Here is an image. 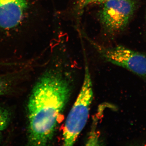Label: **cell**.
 <instances>
[{
  "label": "cell",
  "instance_id": "obj_10",
  "mask_svg": "<svg viewBox=\"0 0 146 146\" xmlns=\"http://www.w3.org/2000/svg\"><path fill=\"white\" fill-rule=\"evenodd\" d=\"M1 132H0V142H1Z\"/></svg>",
  "mask_w": 146,
  "mask_h": 146
},
{
  "label": "cell",
  "instance_id": "obj_3",
  "mask_svg": "<svg viewBox=\"0 0 146 146\" xmlns=\"http://www.w3.org/2000/svg\"><path fill=\"white\" fill-rule=\"evenodd\" d=\"M108 62L127 69L146 80V55L123 46L106 47L89 40Z\"/></svg>",
  "mask_w": 146,
  "mask_h": 146
},
{
  "label": "cell",
  "instance_id": "obj_1",
  "mask_svg": "<svg viewBox=\"0 0 146 146\" xmlns=\"http://www.w3.org/2000/svg\"><path fill=\"white\" fill-rule=\"evenodd\" d=\"M71 82L68 74L58 68L45 72L36 82L28 103L29 145H46L52 141L70 96Z\"/></svg>",
  "mask_w": 146,
  "mask_h": 146
},
{
  "label": "cell",
  "instance_id": "obj_4",
  "mask_svg": "<svg viewBox=\"0 0 146 146\" xmlns=\"http://www.w3.org/2000/svg\"><path fill=\"white\" fill-rule=\"evenodd\" d=\"M104 3L99 18L105 29L110 33L123 30L134 13L135 0H107Z\"/></svg>",
  "mask_w": 146,
  "mask_h": 146
},
{
  "label": "cell",
  "instance_id": "obj_2",
  "mask_svg": "<svg viewBox=\"0 0 146 146\" xmlns=\"http://www.w3.org/2000/svg\"><path fill=\"white\" fill-rule=\"evenodd\" d=\"M93 98V85L88 66L85 67L81 90L69 112L63 132V145L72 146L86 125Z\"/></svg>",
  "mask_w": 146,
  "mask_h": 146
},
{
  "label": "cell",
  "instance_id": "obj_9",
  "mask_svg": "<svg viewBox=\"0 0 146 146\" xmlns=\"http://www.w3.org/2000/svg\"><path fill=\"white\" fill-rule=\"evenodd\" d=\"M106 1H107V0H100V2H104Z\"/></svg>",
  "mask_w": 146,
  "mask_h": 146
},
{
  "label": "cell",
  "instance_id": "obj_8",
  "mask_svg": "<svg viewBox=\"0 0 146 146\" xmlns=\"http://www.w3.org/2000/svg\"><path fill=\"white\" fill-rule=\"evenodd\" d=\"M100 0H80L79 2V7L80 9L84 8L90 3L95 2H100Z\"/></svg>",
  "mask_w": 146,
  "mask_h": 146
},
{
  "label": "cell",
  "instance_id": "obj_7",
  "mask_svg": "<svg viewBox=\"0 0 146 146\" xmlns=\"http://www.w3.org/2000/svg\"><path fill=\"white\" fill-rule=\"evenodd\" d=\"M10 120V113L6 109L0 107V132L8 127Z\"/></svg>",
  "mask_w": 146,
  "mask_h": 146
},
{
  "label": "cell",
  "instance_id": "obj_5",
  "mask_svg": "<svg viewBox=\"0 0 146 146\" xmlns=\"http://www.w3.org/2000/svg\"><path fill=\"white\" fill-rule=\"evenodd\" d=\"M27 5V0H0V28L9 29L18 26Z\"/></svg>",
  "mask_w": 146,
  "mask_h": 146
},
{
  "label": "cell",
  "instance_id": "obj_6",
  "mask_svg": "<svg viewBox=\"0 0 146 146\" xmlns=\"http://www.w3.org/2000/svg\"><path fill=\"white\" fill-rule=\"evenodd\" d=\"M14 75H6L0 76V96L10 91L15 82Z\"/></svg>",
  "mask_w": 146,
  "mask_h": 146
}]
</instances>
